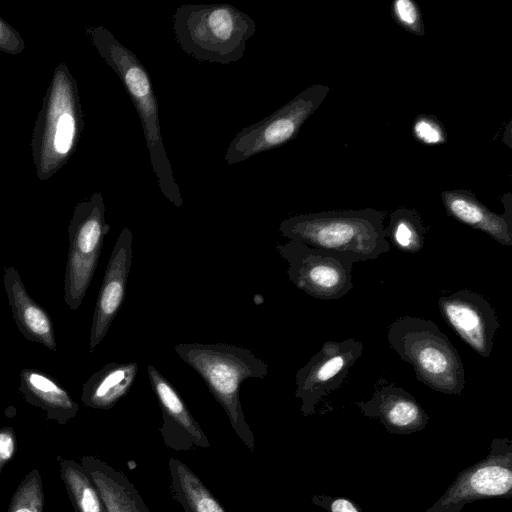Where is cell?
I'll list each match as a JSON object with an SVG mask.
<instances>
[{
	"mask_svg": "<svg viewBox=\"0 0 512 512\" xmlns=\"http://www.w3.org/2000/svg\"><path fill=\"white\" fill-rule=\"evenodd\" d=\"M390 347L409 363L419 382L446 395H460L465 387V371L458 351L431 320L403 316L387 331Z\"/></svg>",
	"mask_w": 512,
	"mask_h": 512,
	"instance_id": "6",
	"label": "cell"
},
{
	"mask_svg": "<svg viewBox=\"0 0 512 512\" xmlns=\"http://www.w3.org/2000/svg\"><path fill=\"white\" fill-rule=\"evenodd\" d=\"M43 499L41 478L34 470L18 487L8 512H42Z\"/></svg>",
	"mask_w": 512,
	"mask_h": 512,
	"instance_id": "24",
	"label": "cell"
},
{
	"mask_svg": "<svg viewBox=\"0 0 512 512\" xmlns=\"http://www.w3.org/2000/svg\"><path fill=\"white\" fill-rule=\"evenodd\" d=\"M85 31L99 56L121 80L138 113L150 163L162 194L180 208L183 198L164 147L157 98L148 71L137 56L105 27L86 26Z\"/></svg>",
	"mask_w": 512,
	"mask_h": 512,
	"instance_id": "1",
	"label": "cell"
},
{
	"mask_svg": "<svg viewBox=\"0 0 512 512\" xmlns=\"http://www.w3.org/2000/svg\"><path fill=\"white\" fill-rule=\"evenodd\" d=\"M362 352L363 344L355 338L328 340L297 371L294 395L301 400L304 416L314 414L319 402L342 385Z\"/></svg>",
	"mask_w": 512,
	"mask_h": 512,
	"instance_id": "11",
	"label": "cell"
},
{
	"mask_svg": "<svg viewBox=\"0 0 512 512\" xmlns=\"http://www.w3.org/2000/svg\"><path fill=\"white\" fill-rule=\"evenodd\" d=\"M84 128L78 85L65 63L54 70L35 121L32 160L39 180L46 181L72 156Z\"/></svg>",
	"mask_w": 512,
	"mask_h": 512,
	"instance_id": "3",
	"label": "cell"
},
{
	"mask_svg": "<svg viewBox=\"0 0 512 512\" xmlns=\"http://www.w3.org/2000/svg\"><path fill=\"white\" fill-rule=\"evenodd\" d=\"M170 489L185 512H226L200 478L182 461L169 460Z\"/></svg>",
	"mask_w": 512,
	"mask_h": 512,
	"instance_id": "21",
	"label": "cell"
},
{
	"mask_svg": "<svg viewBox=\"0 0 512 512\" xmlns=\"http://www.w3.org/2000/svg\"><path fill=\"white\" fill-rule=\"evenodd\" d=\"M62 474L78 512H106L100 493L85 469L65 461Z\"/></svg>",
	"mask_w": 512,
	"mask_h": 512,
	"instance_id": "23",
	"label": "cell"
},
{
	"mask_svg": "<svg viewBox=\"0 0 512 512\" xmlns=\"http://www.w3.org/2000/svg\"><path fill=\"white\" fill-rule=\"evenodd\" d=\"M415 139L425 145H439L446 141L442 124L433 116H418L412 127Z\"/></svg>",
	"mask_w": 512,
	"mask_h": 512,
	"instance_id": "26",
	"label": "cell"
},
{
	"mask_svg": "<svg viewBox=\"0 0 512 512\" xmlns=\"http://www.w3.org/2000/svg\"><path fill=\"white\" fill-rule=\"evenodd\" d=\"M147 373L162 413L164 444L176 451L210 448L208 437L174 386L153 365L147 366Z\"/></svg>",
	"mask_w": 512,
	"mask_h": 512,
	"instance_id": "14",
	"label": "cell"
},
{
	"mask_svg": "<svg viewBox=\"0 0 512 512\" xmlns=\"http://www.w3.org/2000/svg\"><path fill=\"white\" fill-rule=\"evenodd\" d=\"M138 372L136 362L107 363L83 384L81 400L85 406L107 410L132 388Z\"/></svg>",
	"mask_w": 512,
	"mask_h": 512,
	"instance_id": "19",
	"label": "cell"
},
{
	"mask_svg": "<svg viewBox=\"0 0 512 512\" xmlns=\"http://www.w3.org/2000/svg\"><path fill=\"white\" fill-rule=\"evenodd\" d=\"M276 249L287 262L289 280L307 295L321 300H338L353 288V265L360 257L311 247L301 241L278 243Z\"/></svg>",
	"mask_w": 512,
	"mask_h": 512,
	"instance_id": "8",
	"label": "cell"
},
{
	"mask_svg": "<svg viewBox=\"0 0 512 512\" xmlns=\"http://www.w3.org/2000/svg\"><path fill=\"white\" fill-rule=\"evenodd\" d=\"M27 402L47 411L49 417L64 422L78 411V404L50 375L31 368L20 372V387Z\"/></svg>",
	"mask_w": 512,
	"mask_h": 512,
	"instance_id": "20",
	"label": "cell"
},
{
	"mask_svg": "<svg viewBox=\"0 0 512 512\" xmlns=\"http://www.w3.org/2000/svg\"><path fill=\"white\" fill-rule=\"evenodd\" d=\"M180 49L200 62L229 64L244 56L247 41L255 34V21L235 6L184 4L172 17Z\"/></svg>",
	"mask_w": 512,
	"mask_h": 512,
	"instance_id": "4",
	"label": "cell"
},
{
	"mask_svg": "<svg viewBox=\"0 0 512 512\" xmlns=\"http://www.w3.org/2000/svg\"><path fill=\"white\" fill-rule=\"evenodd\" d=\"M392 12L395 20L405 30L415 35L425 33L419 7L412 0H395L392 5Z\"/></svg>",
	"mask_w": 512,
	"mask_h": 512,
	"instance_id": "25",
	"label": "cell"
},
{
	"mask_svg": "<svg viewBox=\"0 0 512 512\" xmlns=\"http://www.w3.org/2000/svg\"><path fill=\"white\" fill-rule=\"evenodd\" d=\"M174 351L201 376L225 410L236 435L254 452L255 438L245 419L239 391L247 379L265 378L268 364L252 350L227 343H180Z\"/></svg>",
	"mask_w": 512,
	"mask_h": 512,
	"instance_id": "2",
	"label": "cell"
},
{
	"mask_svg": "<svg viewBox=\"0 0 512 512\" xmlns=\"http://www.w3.org/2000/svg\"><path fill=\"white\" fill-rule=\"evenodd\" d=\"M279 231L288 240L354 254L362 261L376 260L390 251L384 214L372 208L298 214L283 220Z\"/></svg>",
	"mask_w": 512,
	"mask_h": 512,
	"instance_id": "5",
	"label": "cell"
},
{
	"mask_svg": "<svg viewBox=\"0 0 512 512\" xmlns=\"http://www.w3.org/2000/svg\"><path fill=\"white\" fill-rule=\"evenodd\" d=\"M133 260V234L124 227L111 252L96 300L89 337L93 353L104 339L124 301Z\"/></svg>",
	"mask_w": 512,
	"mask_h": 512,
	"instance_id": "13",
	"label": "cell"
},
{
	"mask_svg": "<svg viewBox=\"0 0 512 512\" xmlns=\"http://www.w3.org/2000/svg\"><path fill=\"white\" fill-rule=\"evenodd\" d=\"M441 198L449 216L473 229L480 230L504 246L512 245L510 205L505 214H497L483 205L467 190L443 191Z\"/></svg>",
	"mask_w": 512,
	"mask_h": 512,
	"instance_id": "17",
	"label": "cell"
},
{
	"mask_svg": "<svg viewBox=\"0 0 512 512\" xmlns=\"http://www.w3.org/2000/svg\"><path fill=\"white\" fill-rule=\"evenodd\" d=\"M439 310L447 325L474 352L488 358L493 348L499 321L489 301L467 289L438 299Z\"/></svg>",
	"mask_w": 512,
	"mask_h": 512,
	"instance_id": "12",
	"label": "cell"
},
{
	"mask_svg": "<svg viewBox=\"0 0 512 512\" xmlns=\"http://www.w3.org/2000/svg\"><path fill=\"white\" fill-rule=\"evenodd\" d=\"M83 465L100 493L106 512H149L124 473L93 457L83 458Z\"/></svg>",
	"mask_w": 512,
	"mask_h": 512,
	"instance_id": "18",
	"label": "cell"
},
{
	"mask_svg": "<svg viewBox=\"0 0 512 512\" xmlns=\"http://www.w3.org/2000/svg\"><path fill=\"white\" fill-rule=\"evenodd\" d=\"M3 284L14 321L29 341L56 351V338L49 314L27 292L16 268L4 269Z\"/></svg>",
	"mask_w": 512,
	"mask_h": 512,
	"instance_id": "16",
	"label": "cell"
},
{
	"mask_svg": "<svg viewBox=\"0 0 512 512\" xmlns=\"http://www.w3.org/2000/svg\"><path fill=\"white\" fill-rule=\"evenodd\" d=\"M311 500L327 512H363L356 502L346 497L313 495Z\"/></svg>",
	"mask_w": 512,
	"mask_h": 512,
	"instance_id": "28",
	"label": "cell"
},
{
	"mask_svg": "<svg viewBox=\"0 0 512 512\" xmlns=\"http://www.w3.org/2000/svg\"><path fill=\"white\" fill-rule=\"evenodd\" d=\"M15 451V436L11 428L0 430V471Z\"/></svg>",
	"mask_w": 512,
	"mask_h": 512,
	"instance_id": "29",
	"label": "cell"
},
{
	"mask_svg": "<svg viewBox=\"0 0 512 512\" xmlns=\"http://www.w3.org/2000/svg\"><path fill=\"white\" fill-rule=\"evenodd\" d=\"M109 231L100 192H94L75 206L68 226L69 249L64 276V302L71 310H77L85 298Z\"/></svg>",
	"mask_w": 512,
	"mask_h": 512,
	"instance_id": "7",
	"label": "cell"
},
{
	"mask_svg": "<svg viewBox=\"0 0 512 512\" xmlns=\"http://www.w3.org/2000/svg\"><path fill=\"white\" fill-rule=\"evenodd\" d=\"M355 404L364 416L378 419L392 434L407 435L422 431L430 420L417 400L393 383L376 388L370 399Z\"/></svg>",
	"mask_w": 512,
	"mask_h": 512,
	"instance_id": "15",
	"label": "cell"
},
{
	"mask_svg": "<svg viewBox=\"0 0 512 512\" xmlns=\"http://www.w3.org/2000/svg\"><path fill=\"white\" fill-rule=\"evenodd\" d=\"M385 231L386 239L402 252L416 254L424 247L426 229L419 214L413 209L395 210Z\"/></svg>",
	"mask_w": 512,
	"mask_h": 512,
	"instance_id": "22",
	"label": "cell"
},
{
	"mask_svg": "<svg viewBox=\"0 0 512 512\" xmlns=\"http://www.w3.org/2000/svg\"><path fill=\"white\" fill-rule=\"evenodd\" d=\"M512 497V440L497 437L488 454L458 473L439 499L425 512H460L474 501Z\"/></svg>",
	"mask_w": 512,
	"mask_h": 512,
	"instance_id": "10",
	"label": "cell"
},
{
	"mask_svg": "<svg viewBox=\"0 0 512 512\" xmlns=\"http://www.w3.org/2000/svg\"><path fill=\"white\" fill-rule=\"evenodd\" d=\"M328 92V86L314 84L270 116L243 128L230 142L224 156L225 162L234 165L259 153L281 147L294 139Z\"/></svg>",
	"mask_w": 512,
	"mask_h": 512,
	"instance_id": "9",
	"label": "cell"
},
{
	"mask_svg": "<svg viewBox=\"0 0 512 512\" xmlns=\"http://www.w3.org/2000/svg\"><path fill=\"white\" fill-rule=\"evenodd\" d=\"M24 49L25 42L19 32L0 16V51L16 56Z\"/></svg>",
	"mask_w": 512,
	"mask_h": 512,
	"instance_id": "27",
	"label": "cell"
}]
</instances>
